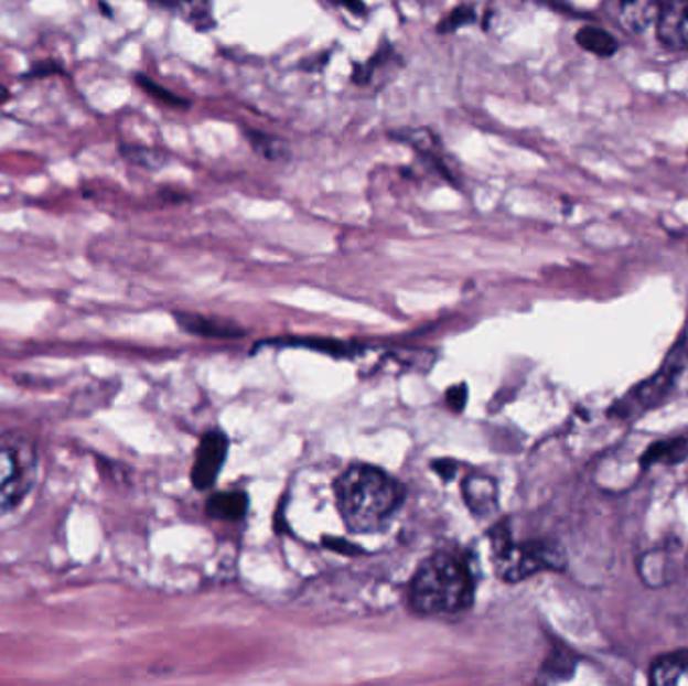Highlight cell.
Masks as SVG:
<instances>
[{
  "label": "cell",
  "instance_id": "ba28073f",
  "mask_svg": "<svg viewBox=\"0 0 688 686\" xmlns=\"http://www.w3.org/2000/svg\"><path fill=\"white\" fill-rule=\"evenodd\" d=\"M461 490L471 514L485 517L497 510V485L490 475L473 473L470 478H465Z\"/></svg>",
  "mask_w": 688,
  "mask_h": 686
},
{
  "label": "cell",
  "instance_id": "5bb4252c",
  "mask_svg": "<svg viewBox=\"0 0 688 686\" xmlns=\"http://www.w3.org/2000/svg\"><path fill=\"white\" fill-rule=\"evenodd\" d=\"M121 156L129 163L146 168V170H160L165 165V153L160 149L143 148V146H121Z\"/></svg>",
  "mask_w": 688,
  "mask_h": 686
},
{
  "label": "cell",
  "instance_id": "e0dca14e",
  "mask_svg": "<svg viewBox=\"0 0 688 686\" xmlns=\"http://www.w3.org/2000/svg\"><path fill=\"white\" fill-rule=\"evenodd\" d=\"M138 81L139 87L150 93L151 97H155L158 101H163V104L172 105V107H184V99L175 97L173 93L165 92V89H163V87H160L158 83H153V81L148 79V77H141V75H139Z\"/></svg>",
  "mask_w": 688,
  "mask_h": 686
},
{
  "label": "cell",
  "instance_id": "d6986e66",
  "mask_svg": "<svg viewBox=\"0 0 688 686\" xmlns=\"http://www.w3.org/2000/svg\"><path fill=\"white\" fill-rule=\"evenodd\" d=\"M53 73H63V67L57 63H41V65L33 67L29 77H45V75H53Z\"/></svg>",
  "mask_w": 688,
  "mask_h": 686
},
{
  "label": "cell",
  "instance_id": "5b68a950",
  "mask_svg": "<svg viewBox=\"0 0 688 686\" xmlns=\"http://www.w3.org/2000/svg\"><path fill=\"white\" fill-rule=\"evenodd\" d=\"M228 437L222 431H209L204 435L202 443L197 447L192 481L195 490H209L218 480L219 470L228 455Z\"/></svg>",
  "mask_w": 688,
  "mask_h": 686
},
{
  "label": "cell",
  "instance_id": "7a4b0ae2",
  "mask_svg": "<svg viewBox=\"0 0 688 686\" xmlns=\"http://www.w3.org/2000/svg\"><path fill=\"white\" fill-rule=\"evenodd\" d=\"M475 582L458 551H439L424 560L409 588V604L421 617H455L470 610Z\"/></svg>",
  "mask_w": 688,
  "mask_h": 686
},
{
  "label": "cell",
  "instance_id": "8992f818",
  "mask_svg": "<svg viewBox=\"0 0 688 686\" xmlns=\"http://www.w3.org/2000/svg\"><path fill=\"white\" fill-rule=\"evenodd\" d=\"M656 33L663 45L675 51H688V2L677 0L663 7L656 21Z\"/></svg>",
  "mask_w": 688,
  "mask_h": 686
},
{
  "label": "cell",
  "instance_id": "44dd1931",
  "mask_svg": "<svg viewBox=\"0 0 688 686\" xmlns=\"http://www.w3.org/2000/svg\"><path fill=\"white\" fill-rule=\"evenodd\" d=\"M9 99H11V92L4 85H0V105L9 104Z\"/></svg>",
  "mask_w": 688,
  "mask_h": 686
},
{
  "label": "cell",
  "instance_id": "6da1fadb",
  "mask_svg": "<svg viewBox=\"0 0 688 686\" xmlns=\"http://www.w3.org/2000/svg\"><path fill=\"white\" fill-rule=\"evenodd\" d=\"M344 526L353 534H373L389 524L405 502V487L387 471L353 465L334 483Z\"/></svg>",
  "mask_w": 688,
  "mask_h": 686
},
{
  "label": "cell",
  "instance_id": "52a82bcc",
  "mask_svg": "<svg viewBox=\"0 0 688 686\" xmlns=\"http://www.w3.org/2000/svg\"><path fill=\"white\" fill-rule=\"evenodd\" d=\"M663 7V0H616L620 26L632 35L644 33L651 24L658 21Z\"/></svg>",
  "mask_w": 688,
  "mask_h": 686
},
{
  "label": "cell",
  "instance_id": "3957f363",
  "mask_svg": "<svg viewBox=\"0 0 688 686\" xmlns=\"http://www.w3.org/2000/svg\"><path fill=\"white\" fill-rule=\"evenodd\" d=\"M39 453L31 437L4 433L0 437V515L19 507L33 490Z\"/></svg>",
  "mask_w": 688,
  "mask_h": 686
},
{
  "label": "cell",
  "instance_id": "ac0fdd59",
  "mask_svg": "<svg viewBox=\"0 0 688 686\" xmlns=\"http://www.w3.org/2000/svg\"><path fill=\"white\" fill-rule=\"evenodd\" d=\"M465 400H467V387L465 385H459V387L449 390L448 403L453 411H461L465 407Z\"/></svg>",
  "mask_w": 688,
  "mask_h": 686
},
{
  "label": "cell",
  "instance_id": "8fae6325",
  "mask_svg": "<svg viewBox=\"0 0 688 686\" xmlns=\"http://www.w3.org/2000/svg\"><path fill=\"white\" fill-rule=\"evenodd\" d=\"M206 510L209 517L224 519V522H236L248 512V495L241 492L214 493L207 500Z\"/></svg>",
  "mask_w": 688,
  "mask_h": 686
},
{
  "label": "cell",
  "instance_id": "9a60e30c",
  "mask_svg": "<svg viewBox=\"0 0 688 686\" xmlns=\"http://www.w3.org/2000/svg\"><path fill=\"white\" fill-rule=\"evenodd\" d=\"M246 138L250 139L252 148L256 149L260 156L268 158V160H280L282 153H284V143L278 141V139L268 138L265 133H258V131H254V129H248V131H246Z\"/></svg>",
  "mask_w": 688,
  "mask_h": 686
},
{
  "label": "cell",
  "instance_id": "4fadbf2b",
  "mask_svg": "<svg viewBox=\"0 0 688 686\" xmlns=\"http://www.w3.org/2000/svg\"><path fill=\"white\" fill-rule=\"evenodd\" d=\"M178 322L184 326L185 331L202 336H240L241 332L236 331L232 324L218 321H207L204 317H192V314H178Z\"/></svg>",
  "mask_w": 688,
  "mask_h": 686
},
{
  "label": "cell",
  "instance_id": "277c9868",
  "mask_svg": "<svg viewBox=\"0 0 688 686\" xmlns=\"http://www.w3.org/2000/svg\"><path fill=\"white\" fill-rule=\"evenodd\" d=\"M497 572L505 582H519L541 570H562L563 554L548 542H528L516 546L505 524L492 532Z\"/></svg>",
  "mask_w": 688,
  "mask_h": 686
},
{
  "label": "cell",
  "instance_id": "9c48e42d",
  "mask_svg": "<svg viewBox=\"0 0 688 686\" xmlns=\"http://www.w3.org/2000/svg\"><path fill=\"white\" fill-rule=\"evenodd\" d=\"M651 683L658 686H688V649L668 652L651 666Z\"/></svg>",
  "mask_w": 688,
  "mask_h": 686
},
{
  "label": "cell",
  "instance_id": "ffe728a7",
  "mask_svg": "<svg viewBox=\"0 0 688 686\" xmlns=\"http://www.w3.org/2000/svg\"><path fill=\"white\" fill-rule=\"evenodd\" d=\"M346 9H351L353 12L363 11V0H341Z\"/></svg>",
  "mask_w": 688,
  "mask_h": 686
},
{
  "label": "cell",
  "instance_id": "30bf717a",
  "mask_svg": "<svg viewBox=\"0 0 688 686\" xmlns=\"http://www.w3.org/2000/svg\"><path fill=\"white\" fill-rule=\"evenodd\" d=\"M673 378L668 375V366H665V371L660 375L646 380L644 385H641L638 389L632 390L631 395L626 399L622 400L624 405V411H620L622 417H628L634 409H644L648 405L656 403V399L668 389V385L673 383Z\"/></svg>",
  "mask_w": 688,
  "mask_h": 686
},
{
  "label": "cell",
  "instance_id": "2e32d148",
  "mask_svg": "<svg viewBox=\"0 0 688 686\" xmlns=\"http://www.w3.org/2000/svg\"><path fill=\"white\" fill-rule=\"evenodd\" d=\"M473 21H475V9L463 4V7H459L455 11L449 12L448 17L443 19V23L439 24V31H441V33H453V31H458L461 26L473 23Z\"/></svg>",
  "mask_w": 688,
  "mask_h": 686
},
{
  "label": "cell",
  "instance_id": "7c38bea8",
  "mask_svg": "<svg viewBox=\"0 0 688 686\" xmlns=\"http://www.w3.org/2000/svg\"><path fill=\"white\" fill-rule=\"evenodd\" d=\"M576 41L588 53H594L598 57H612L619 51V41L606 31L596 29V26L580 29L576 35Z\"/></svg>",
  "mask_w": 688,
  "mask_h": 686
}]
</instances>
